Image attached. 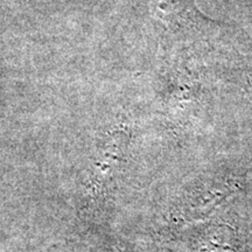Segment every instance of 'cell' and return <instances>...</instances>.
I'll use <instances>...</instances> for the list:
<instances>
[{
    "instance_id": "6da1fadb",
    "label": "cell",
    "mask_w": 252,
    "mask_h": 252,
    "mask_svg": "<svg viewBox=\"0 0 252 252\" xmlns=\"http://www.w3.org/2000/svg\"><path fill=\"white\" fill-rule=\"evenodd\" d=\"M160 6L167 14H175L176 18L186 17L191 8L190 0H160Z\"/></svg>"
}]
</instances>
